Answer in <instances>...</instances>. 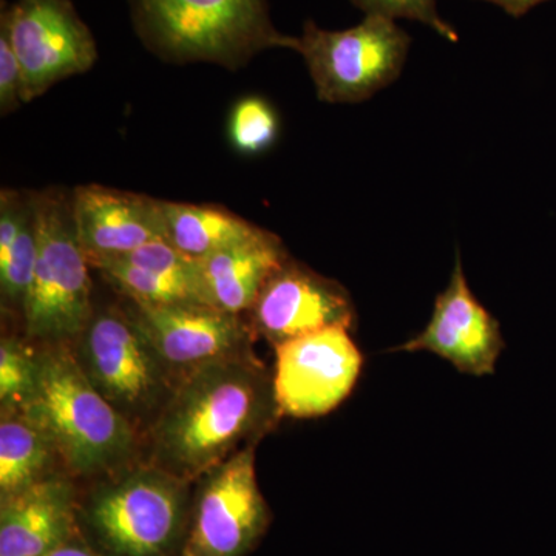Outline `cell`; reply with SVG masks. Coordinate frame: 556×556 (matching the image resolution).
Returning <instances> with one entry per match:
<instances>
[{
	"label": "cell",
	"instance_id": "obj_4",
	"mask_svg": "<svg viewBox=\"0 0 556 556\" xmlns=\"http://www.w3.org/2000/svg\"><path fill=\"white\" fill-rule=\"evenodd\" d=\"M190 484L150 463L129 466L91 490L78 521L102 556H169L190 521Z\"/></svg>",
	"mask_w": 556,
	"mask_h": 556
},
{
	"label": "cell",
	"instance_id": "obj_26",
	"mask_svg": "<svg viewBox=\"0 0 556 556\" xmlns=\"http://www.w3.org/2000/svg\"><path fill=\"white\" fill-rule=\"evenodd\" d=\"M484 2L495 3L511 17H521L540 3L547 2V0H484Z\"/></svg>",
	"mask_w": 556,
	"mask_h": 556
},
{
	"label": "cell",
	"instance_id": "obj_19",
	"mask_svg": "<svg viewBox=\"0 0 556 556\" xmlns=\"http://www.w3.org/2000/svg\"><path fill=\"white\" fill-rule=\"evenodd\" d=\"M91 268L100 270L110 285L119 289L131 303L138 305H178V303H206L203 292L188 281L166 276L119 258L94 260ZM212 306V305H211Z\"/></svg>",
	"mask_w": 556,
	"mask_h": 556
},
{
	"label": "cell",
	"instance_id": "obj_24",
	"mask_svg": "<svg viewBox=\"0 0 556 556\" xmlns=\"http://www.w3.org/2000/svg\"><path fill=\"white\" fill-rule=\"evenodd\" d=\"M24 79L9 31L0 25V112L10 115L24 104Z\"/></svg>",
	"mask_w": 556,
	"mask_h": 556
},
{
	"label": "cell",
	"instance_id": "obj_10",
	"mask_svg": "<svg viewBox=\"0 0 556 556\" xmlns=\"http://www.w3.org/2000/svg\"><path fill=\"white\" fill-rule=\"evenodd\" d=\"M274 350L278 412L295 419L325 416L338 408L356 387L364 365L345 327L320 329Z\"/></svg>",
	"mask_w": 556,
	"mask_h": 556
},
{
	"label": "cell",
	"instance_id": "obj_21",
	"mask_svg": "<svg viewBox=\"0 0 556 556\" xmlns=\"http://www.w3.org/2000/svg\"><path fill=\"white\" fill-rule=\"evenodd\" d=\"M280 129L276 109L260 97H247L233 105L229 116V139L243 155H258L273 148Z\"/></svg>",
	"mask_w": 556,
	"mask_h": 556
},
{
	"label": "cell",
	"instance_id": "obj_7",
	"mask_svg": "<svg viewBox=\"0 0 556 556\" xmlns=\"http://www.w3.org/2000/svg\"><path fill=\"white\" fill-rule=\"evenodd\" d=\"M409 46L412 38L394 20L367 14L346 30H325L306 21L295 51L308 67L318 100L354 104L397 79Z\"/></svg>",
	"mask_w": 556,
	"mask_h": 556
},
{
	"label": "cell",
	"instance_id": "obj_12",
	"mask_svg": "<svg viewBox=\"0 0 556 556\" xmlns=\"http://www.w3.org/2000/svg\"><path fill=\"white\" fill-rule=\"evenodd\" d=\"M127 313L164 364L181 376L212 362L251 353L254 331L249 321L206 303L152 306L130 302Z\"/></svg>",
	"mask_w": 556,
	"mask_h": 556
},
{
	"label": "cell",
	"instance_id": "obj_18",
	"mask_svg": "<svg viewBox=\"0 0 556 556\" xmlns=\"http://www.w3.org/2000/svg\"><path fill=\"white\" fill-rule=\"evenodd\" d=\"M60 460L50 439L22 412L2 409L0 420V495L22 492L54 471Z\"/></svg>",
	"mask_w": 556,
	"mask_h": 556
},
{
	"label": "cell",
	"instance_id": "obj_9",
	"mask_svg": "<svg viewBox=\"0 0 556 556\" xmlns=\"http://www.w3.org/2000/svg\"><path fill=\"white\" fill-rule=\"evenodd\" d=\"M185 551L193 556H244L268 526L255 473V445L197 479Z\"/></svg>",
	"mask_w": 556,
	"mask_h": 556
},
{
	"label": "cell",
	"instance_id": "obj_2",
	"mask_svg": "<svg viewBox=\"0 0 556 556\" xmlns=\"http://www.w3.org/2000/svg\"><path fill=\"white\" fill-rule=\"evenodd\" d=\"M38 357V382L20 412L47 434L67 473L109 477L131 466L138 431L91 386L72 348L51 345Z\"/></svg>",
	"mask_w": 556,
	"mask_h": 556
},
{
	"label": "cell",
	"instance_id": "obj_1",
	"mask_svg": "<svg viewBox=\"0 0 556 556\" xmlns=\"http://www.w3.org/2000/svg\"><path fill=\"white\" fill-rule=\"evenodd\" d=\"M280 417L273 375L252 353L212 362L178 380L149 428L148 463L195 482L257 444Z\"/></svg>",
	"mask_w": 556,
	"mask_h": 556
},
{
	"label": "cell",
	"instance_id": "obj_27",
	"mask_svg": "<svg viewBox=\"0 0 556 556\" xmlns=\"http://www.w3.org/2000/svg\"><path fill=\"white\" fill-rule=\"evenodd\" d=\"M181 556H193V555H190V554H188V552H186V551H182V554H181Z\"/></svg>",
	"mask_w": 556,
	"mask_h": 556
},
{
	"label": "cell",
	"instance_id": "obj_11",
	"mask_svg": "<svg viewBox=\"0 0 556 556\" xmlns=\"http://www.w3.org/2000/svg\"><path fill=\"white\" fill-rule=\"evenodd\" d=\"M249 325L274 348L332 327L353 328L356 308L345 288L289 257L266 281Z\"/></svg>",
	"mask_w": 556,
	"mask_h": 556
},
{
	"label": "cell",
	"instance_id": "obj_3",
	"mask_svg": "<svg viewBox=\"0 0 556 556\" xmlns=\"http://www.w3.org/2000/svg\"><path fill=\"white\" fill-rule=\"evenodd\" d=\"M135 31L161 60L239 70L270 49L294 50L274 27L268 0H130Z\"/></svg>",
	"mask_w": 556,
	"mask_h": 556
},
{
	"label": "cell",
	"instance_id": "obj_23",
	"mask_svg": "<svg viewBox=\"0 0 556 556\" xmlns=\"http://www.w3.org/2000/svg\"><path fill=\"white\" fill-rule=\"evenodd\" d=\"M351 3L365 14L420 22L450 42H457L459 39L455 27L439 14L438 0H351Z\"/></svg>",
	"mask_w": 556,
	"mask_h": 556
},
{
	"label": "cell",
	"instance_id": "obj_25",
	"mask_svg": "<svg viewBox=\"0 0 556 556\" xmlns=\"http://www.w3.org/2000/svg\"><path fill=\"white\" fill-rule=\"evenodd\" d=\"M46 556H102L100 552L94 551L89 543L79 538V535L73 536L67 543L62 546L54 548L50 554Z\"/></svg>",
	"mask_w": 556,
	"mask_h": 556
},
{
	"label": "cell",
	"instance_id": "obj_15",
	"mask_svg": "<svg viewBox=\"0 0 556 556\" xmlns=\"http://www.w3.org/2000/svg\"><path fill=\"white\" fill-rule=\"evenodd\" d=\"M76 535L78 503L68 475H50L2 497L0 556H46Z\"/></svg>",
	"mask_w": 556,
	"mask_h": 556
},
{
	"label": "cell",
	"instance_id": "obj_22",
	"mask_svg": "<svg viewBox=\"0 0 556 556\" xmlns=\"http://www.w3.org/2000/svg\"><path fill=\"white\" fill-rule=\"evenodd\" d=\"M39 357L13 338L0 342V402L2 409L20 412L38 382Z\"/></svg>",
	"mask_w": 556,
	"mask_h": 556
},
{
	"label": "cell",
	"instance_id": "obj_17",
	"mask_svg": "<svg viewBox=\"0 0 556 556\" xmlns=\"http://www.w3.org/2000/svg\"><path fill=\"white\" fill-rule=\"evenodd\" d=\"M166 240L172 247L193 260L240 243L258 232V226L211 204L177 203L161 200Z\"/></svg>",
	"mask_w": 556,
	"mask_h": 556
},
{
	"label": "cell",
	"instance_id": "obj_14",
	"mask_svg": "<svg viewBox=\"0 0 556 556\" xmlns=\"http://www.w3.org/2000/svg\"><path fill=\"white\" fill-rule=\"evenodd\" d=\"M72 211L90 263L166 240L161 200L142 193L100 185L78 186L72 190Z\"/></svg>",
	"mask_w": 556,
	"mask_h": 556
},
{
	"label": "cell",
	"instance_id": "obj_6",
	"mask_svg": "<svg viewBox=\"0 0 556 556\" xmlns=\"http://www.w3.org/2000/svg\"><path fill=\"white\" fill-rule=\"evenodd\" d=\"M73 356L84 375L121 415L139 431L153 426L175 387L174 371L127 309L94 313L72 343Z\"/></svg>",
	"mask_w": 556,
	"mask_h": 556
},
{
	"label": "cell",
	"instance_id": "obj_13",
	"mask_svg": "<svg viewBox=\"0 0 556 556\" xmlns=\"http://www.w3.org/2000/svg\"><path fill=\"white\" fill-rule=\"evenodd\" d=\"M503 350L500 324L475 298L457 254L448 287L438 295L427 328L393 351H430L460 372L486 376L495 372Z\"/></svg>",
	"mask_w": 556,
	"mask_h": 556
},
{
	"label": "cell",
	"instance_id": "obj_16",
	"mask_svg": "<svg viewBox=\"0 0 556 556\" xmlns=\"http://www.w3.org/2000/svg\"><path fill=\"white\" fill-rule=\"evenodd\" d=\"M289 258L281 240L258 229L249 239L201 260V276L208 303L243 316L257 300L269 277Z\"/></svg>",
	"mask_w": 556,
	"mask_h": 556
},
{
	"label": "cell",
	"instance_id": "obj_20",
	"mask_svg": "<svg viewBox=\"0 0 556 556\" xmlns=\"http://www.w3.org/2000/svg\"><path fill=\"white\" fill-rule=\"evenodd\" d=\"M31 193V192H30ZM38 257V228H36L35 206L28 211L22 223L20 236L11 248L9 257L0 262V292L3 303L10 308L24 313Z\"/></svg>",
	"mask_w": 556,
	"mask_h": 556
},
{
	"label": "cell",
	"instance_id": "obj_8",
	"mask_svg": "<svg viewBox=\"0 0 556 556\" xmlns=\"http://www.w3.org/2000/svg\"><path fill=\"white\" fill-rule=\"evenodd\" d=\"M0 25L20 60L24 104L97 64V40L72 0H2Z\"/></svg>",
	"mask_w": 556,
	"mask_h": 556
},
{
	"label": "cell",
	"instance_id": "obj_5",
	"mask_svg": "<svg viewBox=\"0 0 556 556\" xmlns=\"http://www.w3.org/2000/svg\"><path fill=\"white\" fill-rule=\"evenodd\" d=\"M38 228L35 276L24 306L28 339L72 345L93 317L89 257L76 232L72 192H31Z\"/></svg>",
	"mask_w": 556,
	"mask_h": 556
}]
</instances>
